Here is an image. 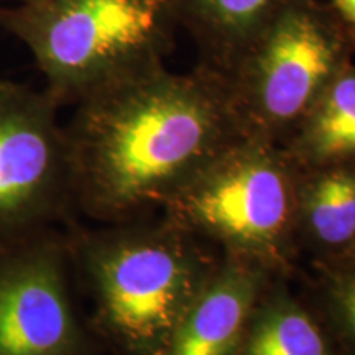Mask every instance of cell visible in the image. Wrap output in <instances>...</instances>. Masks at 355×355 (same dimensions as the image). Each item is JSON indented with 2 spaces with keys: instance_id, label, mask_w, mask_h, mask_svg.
Returning a JSON list of instances; mask_svg holds the SVG:
<instances>
[{
  "instance_id": "9",
  "label": "cell",
  "mask_w": 355,
  "mask_h": 355,
  "mask_svg": "<svg viewBox=\"0 0 355 355\" xmlns=\"http://www.w3.org/2000/svg\"><path fill=\"white\" fill-rule=\"evenodd\" d=\"M282 146L300 170L355 163V64L332 79Z\"/></svg>"
},
{
  "instance_id": "14",
  "label": "cell",
  "mask_w": 355,
  "mask_h": 355,
  "mask_svg": "<svg viewBox=\"0 0 355 355\" xmlns=\"http://www.w3.org/2000/svg\"><path fill=\"white\" fill-rule=\"evenodd\" d=\"M331 6L349 25L355 28V0H332Z\"/></svg>"
},
{
  "instance_id": "5",
  "label": "cell",
  "mask_w": 355,
  "mask_h": 355,
  "mask_svg": "<svg viewBox=\"0 0 355 355\" xmlns=\"http://www.w3.org/2000/svg\"><path fill=\"white\" fill-rule=\"evenodd\" d=\"M354 53L355 28L331 3L285 0L224 74L243 133L285 144Z\"/></svg>"
},
{
  "instance_id": "16",
  "label": "cell",
  "mask_w": 355,
  "mask_h": 355,
  "mask_svg": "<svg viewBox=\"0 0 355 355\" xmlns=\"http://www.w3.org/2000/svg\"><path fill=\"white\" fill-rule=\"evenodd\" d=\"M349 255H350V257H352V259L355 260V243H354V247H352V248H350V250H349Z\"/></svg>"
},
{
  "instance_id": "4",
  "label": "cell",
  "mask_w": 355,
  "mask_h": 355,
  "mask_svg": "<svg viewBox=\"0 0 355 355\" xmlns=\"http://www.w3.org/2000/svg\"><path fill=\"white\" fill-rule=\"evenodd\" d=\"M300 168L279 144L243 135L165 204V220L191 237L279 272L298 245Z\"/></svg>"
},
{
  "instance_id": "10",
  "label": "cell",
  "mask_w": 355,
  "mask_h": 355,
  "mask_svg": "<svg viewBox=\"0 0 355 355\" xmlns=\"http://www.w3.org/2000/svg\"><path fill=\"white\" fill-rule=\"evenodd\" d=\"M285 0H178V19L202 64L224 76Z\"/></svg>"
},
{
  "instance_id": "2",
  "label": "cell",
  "mask_w": 355,
  "mask_h": 355,
  "mask_svg": "<svg viewBox=\"0 0 355 355\" xmlns=\"http://www.w3.org/2000/svg\"><path fill=\"white\" fill-rule=\"evenodd\" d=\"M89 329L122 355H163L217 263L170 222L101 224L68 237Z\"/></svg>"
},
{
  "instance_id": "7",
  "label": "cell",
  "mask_w": 355,
  "mask_h": 355,
  "mask_svg": "<svg viewBox=\"0 0 355 355\" xmlns=\"http://www.w3.org/2000/svg\"><path fill=\"white\" fill-rule=\"evenodd\" d=\"M68 237L55 229L0 247V355H87Z\"/></svg>"
},
{
  "instance_id": "3",
  "label": "cell",
  "mask_w": 355,
  "mask_h": 355,
  "mask_svg": "<svg viewBox=\"0 0 355 355\" xmlns=\"http://www.w3.org/2000/svg\"><path fill=\"white\" fill-rule=\"evenodd\" d=\"M0 26L63 105L165 64L180 19L178 0H33L2 8Z\"/></svg>"
},
{
  "instance_id": "11",
  "label": "cell",
  "mask_w": 355,
  "mask_h": 355,
  "mask_svg": "<svg viewBox=\"0 0 355 355\" xmlns=\"http://www.w3.org/2000/svg\"><path fill=\"white\" fill-rule=\"evenodd\" d=\"M298 241L319 252L355 243V163L300 170Z\"/></svg>"
},
{
  "instance_id": "1",
  "label": "cell",
  "mask_w": 355,
  "mask_h": 355,
  "mask_svg": "<svg viewBox=\"0 0 355 355\" xmlns=\"http://www.w3.org/2000/svg\"><path fill=\"white\" fill-rule=\"evenodd\" d=\"M243 135L224 76L204 64L92 92L64 125L73 211L99 224L145 219Z\"/></svg>"
},
{
  "instance_id": "15",
  "label": "cell",
  "mask_w": 355,
  "mask_h": 355,
  "mask_svg": "<svg viewBox=\"0 0 355 355\" xmlns=\"http://www.w3.org/2000/svg\"><path fill=\"white\" fill-rule=\"evenodd\" d=\"M0 2H15L17 6H20V3H28V2H33V0H0Z\"/></svg>"
},
{
  "instance_id": "6",
  "label": "cell",
  "mask_w": 355,
  "mask_h": 355,
  "mask_svg": "<svg viewBox=\"0 0 355 355\" xmlns=\"http://www.w3.org/2000/svg\"><path fill=\"white\" fill-rule=\"evenodd\" d=\"M61 104L0 79V247L55 229L73 211Z\"/></svg>"
},
{
  "instance_id": "17",
  "label": "cell",
  "mask_w": 355,
  "mask_h": 355,
  "mask_svg": "<svg viewBox=\"0 0 355 355\" xmlns=\"http://www.w3.org/2000/svg\"><path fill=\"white\" fill-rule=\"evenodd\" d=\"M352 247H354V245H352Z\"/></svg>"
},
{
  "instance_id": "8",
  "label": "cell",
  "mask_w": 355,
  "mask_h": 355,
  "mask_svg": "<svg viewBox=\"0 0 355 355\" xmlns=\"http://www.w3.org/2000/svg\"><path fill=\"white\" fill-rule=\"evenodd\" d=\"M272 272L225 255L181 319L163 355H237Z\"/></svg>"
},
{
  "instance_id": "13",
  "label": "cell",
  "mask_w": 355,
  "mask_h": 355,
  "mask_svg": "<svg viewBox=\"0 0 355 355\" xmlns=\"http://www.w3.org/2000/svg\"><path fill=\"white\" fill-rule=\"evenodd\" d=\"M322 303L336 326L355 345V260L327 270L322 282Z\"/></svg>"
},
{
  "instance_id": "12",
  "label": "cell",
  "mask_w": 355,
  "mask_h": 355,
  "mask_svg": "<svg viewBox=\"0 0 355 355\" xmlns=\"http://www.w3.org/2000/svg\"><path fill=\"white\" fill-rule=\"evenodd\" d=\"M237 355H332L324 331L285 288H266L255 304Z\"/></svg>"
}]
</instances>
